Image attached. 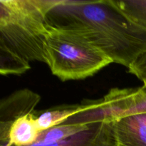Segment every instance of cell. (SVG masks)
I'll use <instances>...</instances> for the list:
<instances>
[{"instance_id":"cell-1","label":"cell","mask_w":146,"mask_h":146,"mask_svg":"<svg viewBox=\"0 0 146 146\" xmlns=\"http://www.w3.org/2000/svg\"><path fill=\"white\" fill-rule=\"evenodd\" d=\"M47 23L82 36L128 68L146 52V29L130 21L113 0H62L47 14Z\"/></svg>"},{"instance_id":"cell-2","label":"cell","mask_w":146,"mask_h":146,"mask_svg":"<svg viewBox=\"0 0 146 146\" xmlns=\"http://www.w3.org/2000/svg\"><path fill=\"white\" fill-rule=\"evenodd\" d=\"M62 0H0V74L21 75L44 63L47 14Z\"/></svg>"},{"instance_id":"cell-3","label":"cell","mask_w":146,"mask_h":146,"mask_svg":"<svg viewBox=\"0 0 146 146\" xmlns=\"http://www.w3.org/2000/svg\"><path fill=\"white\" fill-rule=\"evenodd\" d=\"M44 63L62 81L92 76L113 61L76 33L48 25L44 44Z\"/></svg>"},{"instance_id":"cell-4","label":"cell","mask_w":146,"mask_h":146,"mask_svg":"<svg viewBox=\"0 0 146 146\" xmlns=\"http://www.w3.org/2000/svg\"><path fill=\"white\" fill-rule=\"evenodd\" d=\"M146 113V88H112L93 110L98 121H113Z\"/></svg>"},{"instance_id":"cell-5","label":"cell","mask_w":146,"mask_h":146,"mask_svg":"<svg viewBox=\"0 0 146 146\" xmlns=\"http://www.w3.org/2000/svg\"><path fill=\"white\" fill-rule=\"evenodd\" d=\"M41 100L36 93L28 89L18 90L0 102V143L4 145L8 141L9 129L14 121L19 118L34 113Z\"/></svg>"},{"instance_id":"cell-6","label":"cell","mask_w":146,"mask_h":146,"mask_svg":"<svg viewBox=\"0 0 146 146\" xmlns=\"http://www.w3.org/2000/svg\"><path fill=\"white\" fill-rule=\"evenodd\" d=\"M30 146H118L113 122L91 123L88 128L65 140L53 143H34Z\"/></svg>"},{"instance_id":"cell-7","label":"cell","mask_w":146,"mask_h":146,"mask_svg":"<svg viewBox=\"0 0 146 146\" xmlns=\"http://www.w3.org/2000/svg\"><path fill=\"white\" fill-rule=\"evenodd\" d=\"M118 146H146V126L136 116L113 121Z\"/></svg>"},{"instance_id":"cell-8","label":"cell","mask_w":146,"mask_h":146,"mask_svg":"<svg viewBox=\"0 0 146 146\" xmlns=\"http://www.w3.org/2000/svg\"><path fill=\"white\" fill-rule=\"evenodd\" d=\"M39 133L34 112L13 123L9 132L7 143L1 146H30L36 142Z\"/></svg>"},{"instance_id":"cell-9","label":"cell","mask_w":146,"mask_h":146,"mask_svg":"<svg viewBox=\"0 0 146 146\" xmlns=\"http://www.w3.org/2000/svg\"><path fill=\"white\" fill-rule=\"evenodd\" d=\"M87 107V101L74 105H64L46 110L36 115V122L39 131L49 129L63 124L71 117L84 111Z\"/></svg>"},{"instance_id":"cell-10","label":"cell","mask_w":146,"mask_h":146,"mask_svg":"<svg viewBox=\"0 0 146 146\" xmlns=\"http://www.w3.org/2000/svg\"><path fill=\"white\" fill-rule=\"evenodd\" d=\"M91 124H61L56 125L41 131L36 143L48 144L59 142L84 131Z\"/></svg>"},{"instance_id":"cell-11","label":"cell","mask_w":146,"mask_h":146,"mask_svg":"<svg viewBox=\"0 0 146 146\" xmlns=\"http://www.w3.org/2000/svg\"><path fill=\"white\" fill-rule=\"evenodd\" d=\"M113 3L130 21L146 29V0H113Z\"/></svg>"},{"instance_id":"cell-12","label":"cell","mask_w":146,"mask_h":146,"mask_svg":"<svg viewBox=\"0 0 146 146\" xmlns=\"http://www.w3.org/2000/svg\"><path fill=\"white\" fill-rule=\"evenodd\" d=\"M128 71L146 84V52L141 56L128 68Z\"/></svg>"},{"instance_id":"cell-13","label":"cell","mask_w":146,"mask_h":146,"mask_svg":"<svg viewBox=\"0 0 146 146\" xmlns=\"http://www.w3.org/2000/svg\"><path fill=\"white\" fill-rule=\"evenodd\" d=\"M134 116H136L137 118H138V120H139L143 125H145L146 126V113L141 114V115H134Z\"/></svg>"},{"instance_id":"cell-14","label":"cell","mask_w":146,"mask_h":146,"mask_svg":"<svg viewBox=\"0 0 146 146\" xmlns=\"http://www.w3.org/2000/svg\"><path fill=\"white\" fill-rule=\"evenodd\" d=\"M143 86L144 88H146V84H145V85H143Z\"/></svg>"}]
</instances>
